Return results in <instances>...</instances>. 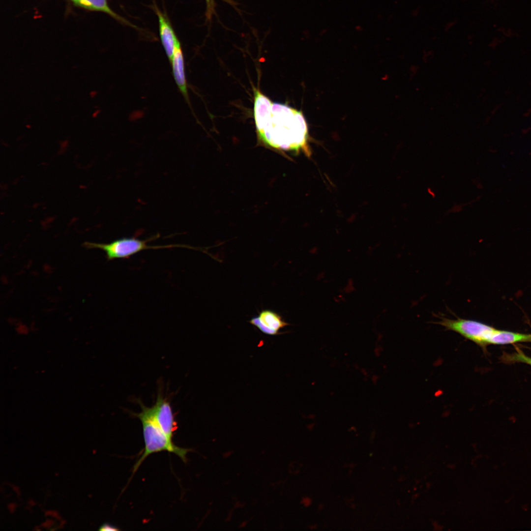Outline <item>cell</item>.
Instances as JSON below:
<instances>
[{
    "instance_id": "obj_1",
    "label": "cell",
    "mask_w": 531,
    "mask_h": 531,
    "mask_svg": "<svg viewBox=\"0 0 531 531\" xmlns=\"http://www.w3.org/2000/svg\"><path fill=\"white\" fill-rule=\"evenodd\" d=\"M254 117L260 139L265 144L310 156L308 127L301 111L274 103L255 89Z\"/></svg>"
},
{
    "instance_id": "obj_2",
    "label": "cell",
    "mask_w": 531,
    "mask_h": 531,
    "mask_svg": "<svg viewBox=\"0 0 531 531\" xmlns=\"http://www.w3.org/2000/svg\"><path fill=\"white\" fill-rule=\"evenodd\" d=\"M142 411L135 413L141 421L145 442L144 451L135 464L133 472L138 470L145 459L149 455L162 451L175 453L184 462L186 461V454L190 450L175 445L170 440L156 421L150 407H147L140 403Z\"/></svg>"
},
{
    "instance_id": "obj_3",
    "label": "cell",
    "mask_w": 531,
    "mask_h": 531,
    "mask_svg": "<svg viewBox=\"0 0 531 531\" xmlns=\"http://www.w3.org/2000/svg\"><path fill=\"white\" fill-rule=\"evenodd\" d=\"M159 235L154 236L147 239H140L135 237H122L116 239L108 243H99L86 242L84 245L88 248H98L105 252L109 260L117 259H127L143 250L147 249H158L173 247H186L189 246L179 244L166 245H148V242L158 237Z\"/></svg>"
},
{
    "instance_id": "obj_4",
    "label": "cell",
    "mask_w": 531,
    "mask_h": 531,
    "mask_svg": "<svg viewBox=\"0 0 531 531\" xmlns=\"http://www.w3.org/2000/svg\"><path fill=\"white\" fill-rule=\"evenodd\" d=\"M446 330L455 331L486 350L496 328L477 321L458 318H441L437 322Z\"/></svg>"
},
{
    "instance_id": "obj_5",
    "label": "cell",
    "mask_w": 531,
    "mask_h": 531,
    "mask_svg": "<svg viewBox=\"0 0 531 531\" xmlns=\"http://www.w3.org/2000/svg\"><path fill=\"white\" fill-rule=\"evenodd\" d=\"M150 408L158 425L168 438L172 440L177 423L169 401L159 393L155 404Z\"/></svg>"
},
{
    "instance_id": "obj_6",
    "label": "cell",
    "mask_w": 531,
    "mask_h": 531,
    "mask_svg": "<svg viewBox=\"0 0 531 531\" xmlns=\"http://www.w3.org/2000/svg\"><path fill=\"white\" fill-rule=\"evenodd\" d=\"M249 323L268 335H278L280 329L290 325L278 313L270 309L262 310L258 316L252 317Z\"/></svg>"
},
{
    "instance_id": "obj_7",
    "label": "cell",
    "mask_w": 531,
    "mask_h": 531,
    "mask_svg": "<svg viewBox=\"0 0 531 531\" xmlns=\"http://www.w3.org/2000/svg\"><path fill=\"white\" fill-rule=\"evenodd\" d=\"M154 9L158 19L159 34L161 43L170 60L176 50L181 47L180 44L169 21L165 15L157 7H154Z\"/></svg>"
},
{
    "instance_id": "obj_8",
    "label": "cell",
    "mask_w": 531,
    "mask_h": 531,
    "mask_svg": "<svg viewBox=\"0 0 531 531\" xmlns=\"http://www.w3.org/2000/svg\"><path fill=\"white\" fill-rule=\"evenodd\" d=\"M173 74L176 83L186 100H188L187 84L184 70V63L181 47L177 48L170 60Z\"/></svg>"
},
{
    "instance_id": "obj_9",
    "label": "cell",
    "mask_w": 531,
    "mask_h": 531,
    "mask_svg": "<svg viewBox=\"0 0 531 531\" xmlns=\"http://www.w3.org/2000/svg\"><path fill=\"white\" fill-rule=\"evenodd\" d=\"M74 5L87 10L100 11L108 14L118 22L133 26L127 20L115 13L109 7L107 0H69Z\"/></svg>"
},
{
    "instance_id": "obj_10",
    "label": "cell",
    "mask_w": 531,
    "mask_h": 531,
    "mask_svg": "<svg viewBox=\"0 0 531 531\" xmlns=\"http://www.w3.org/2000/svg\"><path fill=\"white\" fill-rule=\"evenodd\" d=\"M518 342H531V334L496 329L489 345H505Z\"/></svg>"
},
{
    "instance_id": "obj_11",
    "label": "cell",
    "mask_w": 531,
    "mask_h": 531,
    "mask_svg": "<svg viewBox=\"0 0 531 531\" xmlns=\"http://www.w3.org/2000/svg\"><path fill=\"white\" fill-rule=\"evenodd\" d=\"M516 351L512 354L504 353L501 359L504 362H522L531 365V357L527 356L521 350L515 347Z\"/></svg>"
},
{
    "instance_id": "obj_12",
    "label": "cell",
    "mask_w": 531,
    "mask_h": 531,
    "mask_svg": "<svg viewBox=\"0 0 531 531\" xmlns=\"http://www.w3.org/2000/svg\"><path fill=\"white\" fill-rule=\"evenodd\" d=\"M99 530L103 531H116L119 530L118 528L113 525L107 523H105L100 527Z\"/></svg>"
},
{
    "instance_id": "obj_13",
    "label": "cell",
    "mask_w": 531,
    "mask_h": 531,
    "mask_svg": "<svg viewBox=\"0 0 531 531\" xmlns=\"http://www.w3.org/2000/svg\"><path fill=\"white\" fill-rule=\"evenodd\" d=\"M206 4H207L208 15H209L210 13L211 12V10H212V5H213L212 0H206Z\"/></svg>"
}]
</instances>
